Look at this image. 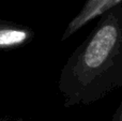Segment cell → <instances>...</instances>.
I'll list each match as a JSON object with an SVG mask.
<instances>
[{"label":"cell","mask_w":122,"mask_h":121,"mask_svg":"<svg viewBox=\"0 0 122 121\" xmlns=\"http://www.w3.org/2000/svg\"><path fill=\"white\" fill-rule=\"evenodd\" d=\"M99 18L61 70L64 107L93 104L122 87V3Z\"/></svg>","instance_id":"cell-1"},{"label":"cell","mask_w":122,"mask_h":121,"mask_svg":"<svg viewBox=\"0 0 122 121\" xmlns=\"http://www.w3.org/2000/svg\"><path fill=\"white\" fill-rule=\"evenodd\" d=\"M120 3H122V0H86L78 14L67 24L61 41L69 39L89 21L97 18L104 12Z\"/></svg>","instance_id":"cell-2"},{"label":"cell","mask_w":122,"mask_h":121,"mask_svg":"<svg viewBox=\"0 0 122 121\" xmlns=\"http://www.w3.org/2000/svg\"><path fill=\"white\" fill-rule=\"evenodd\" d=\"M34 32L27 26L0 19V49H12L28 44Z\"/></svg>","instance_id":"cell-3"},{"label":"cell","mask_w":122,"mask_h":121,"mask_svg":"<svg viewBox=\"0 0 122 121\" xmlns=\"http://www.w3.org/2000/svg\"><path fill=\"white\" fill-rule=\"evenodd\" d=\"M110 121H122V102L118 106V108L115 111V113H114V115H112V120Z\"/></svg>","instance_id":"cell-4"},{"label":"cell","mask_w":122,"mask_h":121,"mask_svg":"<svg viewBox=\"0 0 122 121\" xmlns=\"http://www.w3.org/2000/svg\"><path fill=\"white\" fill-rule=\"evenodd\" d=\"M0 121H26L20 118H6V117H0Z\"/></svg>","instance_id":"cell-5"}]
</instances>
